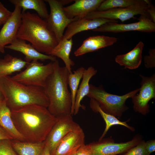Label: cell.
Returning a JSON list of instances; mask_svg holds the SVG:
<instances>
[{
  "mask_svg": "<svg viewBox=\"0 0 155 155\" xmlns=\"http://www.w3.org/2000/svg\"><path fill=\"white\" fill-rule=\"evenodd\" d=\"M11 113L16 129L26 142L32 143L44 142L58 119L47 108L35 104L11 110Z\"/></svg>",
  "mask_w": 155,
  "mask_h": 155,
  "instance_id": "6da1fadb",
  "label": "cell"
},
{
  "mask_svg": "<svg viewBox=\"0 0 155 155\" xmlns=\"http://www.w3.org/2000/svg\"><path fill=\"white\" fill-rule=\"evenodd\" d=\"M53 62V71L43 88L49 100L47 108L57 117L71 115V97L68 87L70 73L65 66H60L58 60Z\"/></svg>",
  "mask_w": 155,
  "mask_h": 155,
  "instance_id": "7a4b0ae2",
  "label": "cell"
},
{
  "mask_svg": "<svg viewBox=\"0 0 155 155\" xmlns=\"http://www.w3.org/2000/svg\"><path fill=\"white\" fill-rule=\"evenodd\" d=\"M17 38L29 42L38 52L50 55L58 42L45 20L37 14L22 12Z\"/></svg>",
  "mask_w": 155,
  "mask_h": 155,
  "instance_id": "3957f363",
  "label": "cell"
},
{
  "mask_svg": "<svg viewBox=\"0 0 155 155\" xmlns=\"http://www.w3.org/2000/svg\"><path fill=\"white\" fill-rule=\"evenodd\" d=\"M0 90L11 111L30 104L46 108L49 105L43 88L24 84L9 76L0 77Z\"/></svg>",
  "mask_w": 155,
  "mask_h": 155,
  "instance_id": "277c9868",
  "label": "cell"
},
{
  "mask_svg": "<svg viewBox=\"0 0 155 155\" xmlns=\"http://www.w3.org/2000/svg\"><path fill=\"white\" fill-rule=\"evenodd\" d=\"M139 90L140 88H137L124 95L119 96L107 92L102 85L96 86L90 84V90L87 96L96 101L104 112L120 117L129 108L125 104L127 100L131 98Z\"/></svg>",
  "mask_w": 155,
  "mask_h": 155,
  "instance_id": "5b68a950",
  "label": "cell"
},
{
  "mask_svg": "<svg viewBox=\"0 0 155 155\" xmlns=\"http://www.w3.org/2000/svg\"><path fill=\"white\" fill-rule=\"evenodd\" d=\"M53 70V62L44 65L38 61H34L29 63L24 70L11 77L26 85L44 88Z\"/></svg>",
  "mask_w": 155,
  "mask_h": 155,
  "instance_id": "8992f818",
  "label": "cell"
},
{
  "mask_svg": "<svg viewBox=\"0 0 155 155\" xmlns=\"http://www.w3.org/2000/svg\"><path fill=\"white\" fill-rule=\"evenodd\" d=\"M149 1L148 0H140L136 4L127 7L115 8L103 11H96L89 13L84 18L119 20L123 22L138 14L148 15V10Z\"/></svg>",
  "mask_w": 155,
  "mask_h": 155,
  "instance_id": "52a82bcc",
  "label": "cell"
},
{
  "mask_svg": "<svg viewBox=\"0 0 155 155\" xmlns=\"http://www.w3.org/2000/svg\"><path fill=\"white\" fill-rule=\"evenodd\" d=\"M44 1L49 4L50 9V13L45 20L59 42L63 37L65 28L71 22L78 19L75 18L70 19L67 17L63 9V5L60 1Z\"/></svg>",
  "mask_w": 155,
  "mask_h": 155,
  "instance_id": "ba28073f",
  "label": "cell"
},
{
  "mask_svg": "<svg viewBox=\"0 0 155 155\" xmlns=\"http://www.w3.org/2000/svg\"><path fill=\"white\" fill-rule=\"evenodd\" d=\"M142 140L140 135H137L126 142L117 143L110 139L101 140L87 145L92 155H117L125 153Z\"/></svg>",
  "mask_w": 155,
  "mask_h": 155,
  "instance_id": "9c48e42d",
  "label": "cell"
},
{
  "mask_svg": "<svg viewBox=\"0 0 155 155\" xmlns=\"http://www.w3.org/2000/svg\"><path fill=\"white\" fill-rule=\"evenodd\" d=\"M142 78L139 93L131 98L135 112L145 115L150 112L149 101L155 98V75L150 77L140 75Z\"/></svg>",
  "mask_w": 155,
  "mask_h": 155,
  "instance_id": "30bf717a",
  "label": "cell"
},
{
  "mask_svg": "<svg viewBox=\"0 0 155 155\" xmlns=\"http://www.w3.org/2000/svg\"><path fill=\"white\" fill-rule=\"evenodd\" d=\"M137 22L128 24L108 22L92 30L100 32H123L138 31L146 33L154 32L155 23L153 22L148 15H140Z\"/></svg>",
  "mask_w": 155,
  "mask_h": 155,
  "instance_id": "8fae6325",
  "label": "cell"
},
{
  "mask_svg": "<svg viewBox=\"0 0 155 155\" xmlns=\"http://www.w3.org/2000/svg\"><path fill=\"white\" fill-rule=\"evenodd\" d=\"M57 118V121L44 141L51 153L64 137L80 126L73 120L71 115Z\"/></svg>",
  "mask_w": 155,
  "mask_h": 155,
  "instance_id": "7c38bea8",
  "label": "cell"
},
{
  "mask_svg": "<svg viewBox=\"0 0 155 155\" xmlns=\"http://www.w3.org/2000/svg\"><path fill=\"white\" fill-rule=\"evenodd\" d=\"M21 8L15 6L14 10L0 31V53L5 52V47L11 44L15 39L22 20Z\"/></svg>",
  "mask_w": 155,
  "mask_h": 155,
  "instance_id": "4fadbf2b",
  "label": "cell"
},
{
  "mask_svg": "<svg viewBox=\"0 0 155 155\" xmlns=\"http://www.w3.org/2000/svg\"><path fill=\"white\" fill-rule=\"evenodd\" d=\"M85 134L80 126L70 132L59 142L51 155H71L85 144Z\"/></svg>",
  "mask_w": 155,
  "mask_h": 155,
  "instance_id": "5bb4252c",
  "label": "cell"
},
{
  "mask_svg": "<svg viewBox=\"0 0 155 155\" xmlns=\"http://www.w3.org/2000/svg\"><path fill=\"white\" fill-rule=\"evenodd\" d=\"M116 20L103 18L79 19L71 22L67 26L62 38L69 39L76 34L81 32L93 30L108 22L117 23Z\"/></svg>",
  "mask_w": 155,
  "mask_h": 155,
  "instance_id": "9a60e30c",
  "label": "cell"
},
{
  "mask_svg": "<svg viewBox=\"0 0 155 155\" xmlns=\"http://www.w3.org/2000/svg\"><path fill=\"white\" fill-rule=\"evenodd\" d=\"M5 49L22 53L25 56V61L29 63L32 61L38 60H50L53 62L57 59L55 57L39 52L30 43H27L25 41L17 38L11 44L6 46Z\"/></svg>",
  "mask_w": 155,
  "mask_h": 155,
  "instance_id": "2e32d148",
  "label": "cell"
},
{
  "mask_svg": "<svg viewBox=\"0 0 155 155\" xmlns=\"http://www.w3.org/2000/svg\"><path fill=\"white\" fill-rule=\"evenodd\" d=\"M104 0H76L73 4L63 7L69 18H84L89 13L96 11Z\"/></svg>",
  "mask_w": 155,
  "mask_h": 155,
  "instance_id": "e0dca14e",
  "label": "cell"
},
{
  "mask_svg": "<svg viewBox=\"0 0 155 155\" xmlns=\"http://www.w3.org/2000/svg\"><path fill=\"white\" fill-rule=\"evenodd\" d=\"M117 38L104 35H97L89 37L83 42L81 45L74 52L78 57L92 52L100 49L111 46L117 41Z\"/></svg>",
  "mask_w": 155,
  "mask_h": 155,
  "instance_id": "ac0fdd59",
  "label": "cell"
},
{
  "mask_svg": "<svg viewBox=\"0 0 155 155\" xmlns=\"http://www.w3.org/2000/svg\"><path fill=\"white\" fill-rule=\"evenodd\" d=\"M144 43L140 41L135 47L127 53L117 55L115 60L120 65L125 68L136 69L140 65L142 59Z\"/></svg>",
  "mask_w": 155,
  "mask_h": 155,
  "instance_id": "d6986e66",
  "label": "cell"
},
{
  "mask_svg": "<svg viewBox=\"0 0 155 155\" xmlns=\"http://www.w3.org/2000/svg\"><path fill=\"white\" fill-rule=\"evenodd\" d=\"M0 126L13 140L26 142L14 125L11 117V111L7 106L5 99L0 103Z\"/></svg>",
  "mask_w": 155,
  "mask_h": 155,
  "instance_id": "ffe728a7",
  "label": "cell"
},
{
  "mask_svg": "<svg viewBox=\"0 0 155 155\" xmlns=\"http://www.w3.org/2000/svg\"><path fill=\"white\" fill-rule=\"evenodd\" d=\"M97 72V70L92 66H90L87 69H85L82 80L77 92L74 105L73 115L77 114L81 107L82 108L84 107L81 105V101L88 93L90 90L89 81L91 78L96 74Z\"/></svg>",
  "mask_w": 155,
  "mask_h": 155,
  "instance_id": "44dd1931",
  "label": "cell"
},
{
  "mask_svg": "<svg viewBox=\"0 0 155 155\" xmlns=\"http://www.w3.org/2000/svg\"><path fill=\"white\" fill-rule=\"evenodd\" d=\"M29 63L20 58L7 54L3 58L0 59V77L9 76L19 71Z\"/></svg>",
  "mask_w": 155,
  "mask_h": 155,
  "instance_id": "7402d4cb",
  "label": "cell"
},
{
  "mask_svg": "<svg viewBox=\"0 0 155 155\" xmlns=\"http://www.w3.org/2000/svg\"><path fill=\"white\" fill-rule=\"evenodd\" d=\"M73 44L72 38L69 39L62 38L50 54V55L61 59L70 73L72 72L71 67L75 64L74 62L70 58Z\"/></svg>",
  "mask_w": 155,
  "mask_h": 155,
  "instance_id": "603a6c76",
  "label": "cell"
},
{
  "mask_svg": "<svg viewBox=\"0 0 155 155\" xmlns=\"http://www.w3.org/2000/svg\"><path fill=\"white\" fill-rule=\"evenodd\" d=\"M90 108L94 112L100 114L105 123V129L99 141H100L103 139L110 128L114 125H122L131 131H134V128L128 125L127 123V121H120L115 117L104 112L100 108L98 103L94 99L90 98Z\"/></svg>",
  "mask_w": 155,
  "mask_h": 155,
  "instance_id": "cb8c5ba5",
  "label": "cell"
},
{
  "mask_svg": "<svg viewBox=\"0 0 155 155\" xmlns=\"http://www.w3.org/2000/svg\"><path fill=\"white\" fill-rule=\"evenodd\" d=\"M9 2L14 6H18L22 9V12L28 9H32L42 18L46 20L49 13L45 1L42 0H9Z\"/></svg>",
  "mask_w": 155,
  "mask_h": 155,
  "instance_id": "d4e9b609",
  "label": "cell"
},
{
  "mask_svg": "<svg viewBox=\"0 0 155 155\" xmlns=\"http://www.w3.org/2000/svg\"><path fill=\"white\" fill-rule=\"evenodd\" d=\"M11 142L18 155H39L45 146L44 142L32 143L12 140Z\"/></svg>",
  "mask_w": 155,
  "mask_h": 155,
  "instance_id": "484cf974",
  "label": "cell"
},
{
  "mask_svg": "<svg viewBox=\"0 0 155 155\" xmlns=\"http://www.w3.org/2000/svg\"><path fill=\"white\" fill-rule=\"evenodd\" d=\"M85 69L80 67L76 70L69 73L68 78V84L71 91L72 100L71 115H73L74 105L77 92L81 79L82 78Z\"/></svg>",
  "mask_w": 155,
  "mask_h": 155,
  "instance_id": "4316f807",
  "label": "cell"
},
{
  "mask_svg": "<svg viewBox=\"0 0 155 155\" xmlns=\"http://www.w3.org/2000/svg\"><path fill=\"white\" fill-rule=\"evenodd\" d=\"M140 0H105L100 4L96 11H103L121 7H125L134 5Z\"/></svg>",
  "mask_w": 155,
  "mask_h": 155,
  "instance_id": "83f0119b",
  "label": "cell"
},
{
  "mask_svg": "<svg viewBox=\"0 0 155 155\" xmlns=\"http://www.w3.org/2000/svg\"><path fill=\"white\" fill-rule=\"evenodd\" d=\"M11 140H0V155H18L13 148Z\"/></svg>",
  "mask_w": 155,
  "mask_h": 155,
  "instance_id": "f1b7e54d",
  "label": "cell"
},
{
  "mask_svg": "<svg viewBox=\"0 0 155 155\" xmlns=\"http://www.w3.org/2000/svg\"><path fill=\"white\" fill-rule=\"evenodd\" d=\"M145 142L144 140H142L136 145L122 155H149L145 149Z\"/></svg>",
  "mask_w": 155,
  "mask_h": 155,
  "instance_id": "f546056e",
  "label": "cell"
},
{
  "mask_svg": "<svg viewBox=\"0 0 155 155\" xmlns=\"http://www.w3.org/2000/svg\"><path fill=\"white\" fill-rule=\"evenodd\" d=\"M149 55L144 57V65L147 68H152L155 67V49L149 50Z\"/></svg>",
  "mask_w": 155,
  "mask_h": 155,
  "instance_id": "4dcf8cb0",
  "label": "cell"
},
{
  "mask_svg": "<svg viewBox=\"0 0 155 155\" xmlns=\"http://www.w3.org/2000/svg\"><path fill=\"white\" fill-rule=\"evenodd\" d=\"M12 13V12L7 9L0 2V26L5 24Z\"/></svg>",
  "mask_w": 155,
  "mask_h": 155,
  "instance_id": "1f68e13d",
  "label": "cell"
},
{
  "mask_svg": "<svg viewBox=\"0 0 155 155\" xmlns=\"http://www.w3.org/2000/svg\"><path fill=\"white\" fill-rule=\"evenodd\" d=\"M145 147L146 152L150 155L155 151V140H151L145 142Z\"/></svg>",
  "mask_w": 155,
  "mask_h": 155,
  "instance_id": "d6a6232c",
  "label": "cell"
},
{
  "mask_svg": "<svg viewBox=\"0 0 155 155\" xmlns=\"http://www.w3.org/2000/svg\"><path fill=\"white\" fill-rule=\"evenodd\" d=\"M77 155H92L87 145L84 144L76 152Z\"/></svg>",
  "mask_w": 155,
  "mask_h": 155,
  "instance_id": "836d02e7",
  "label": "cell"
},
{
  "mask_svg": "<svg viewBox=\"0 0 155 155\" xmlns=\"http://www.w3.org/2000/svg\"><path fill=\"white\" fill-rule=\"evenodd\" d=\"M148 13L150 20L153 22L155 23V8L150 1L149 3Z\"/></svg>",
  "mask_w": 155,
  "mask_h": 155,
  "instance_id": "e575fe53",
  "label": "cell"
},
{
  "mask_svg": "<svg viewBox=\"0 0 155 155\" xmlns=\"http://www.w3.org/2000/svg\"><path fill=\"white\" fill-rule=\"evenodd\" d=\"M3 139L12 140L13 139L0 126V140Z\"/></svg>",
  "mask_w": 155,
  "mask_h": 155,
  "instance_id": "d590c367",
  "label": "cell"
},
{
  "mask_svg": "<svg viewBox=\"0 0 155 155\" xmlns=\"http://www.w3.org/2000/svg\"><path fill=\"white\" fill-rule=\"evenodd\" d=\"M39 155H51L49 148L45 145Z\"/></svg>",
  "mask_w": 155,
  "mask_h": 155,
  "instance_id": "8d00e7d4",
  "label": "cell"
},
{
  "mask_svg": "<svg viewBox=\"0 0 155 155\" xmlns=\"http://www.w3.org/2000/svg\"><path fill=\"white\" fill-rule=\"evenodd\" d=\"M5 99V98L2 92L0 90V103Z\"/></svg>",
  "mask_w": 155,
  "mask_h": 155,
  "instance_id": "74e56055",
  "label": "cell"
},
{
  "mask_svg": "<svg viewBox=\"0 0 155 155\" xmlns=\"http://www.w3.org/2000/svg\"><path fill=\"white\" fill-rule=\"evenodd\" d=\"M71 155H77V154H76V153H75L73 154H72Z\"/></svg>",
  "mask_w": 155,
  "mask_h": 155,
  "instance_id": "f35d334b",
  "label": "cell"
}]
</instances>
